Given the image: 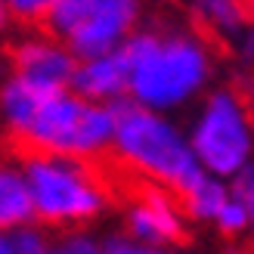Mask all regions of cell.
<instances>
[{
    "mask_svg": "<svg viewBox=\"0 0 254 254\" xmlns=\"http://www.w3.org/2000/svg\"><path fill=\"white\" fill-rule=\"evenodd\" d=\"M0 254H12V245H9V239H6V236L0 239Z\"/></svg>",
    "mask_w": 254,
    "mask_h": 254,
    "instance_id": "obj_19",
    "label": "cell"
},
{
    "mask_svg": "<svg viewBox=\"0 0 254 254\" xmlns=\"http://www.w3.org/2000/svg\"><path fill=\"white\" fill-rule=\"evenodd\" d=\"M9 245H12V254H50L53 242L37 230V226H25V230H12L6 233Z\"/></svg>",
    "mask_w": 254,
    "mask_h": 254,
    "instance_id": "obj_13",
    "label": "cell"
},
{
    "mask_svg": "<svg viewBox=\"0 0 254 254\" xmlns=\"http://www.w3.org/2000/svg\"><path fill=\"white\" fill-rule=\"evenodd\" d=\"M226 254H248V251H226Z\"/></svg>",
    "mask_w": 254,
    "mask_h": 254,
    "instance_id": "obj_20",
    "label": "cell"
},
{
    "mask_svg": "<svg viewBox=\"0 0 254 254\" xmlns=\"http://www.w3.org/2000/svg\"><path fill=\"white\" fill-rule=\"evenodd\" d=\"M115 112L112 106L90 103L74 96L71 90L37 112L34 124L22 136L25 152H44V155H65V158H93L109 146H115Z\"/></svg>",
    "mask_w": 254,
    "mask_h": 254,
    "instance_id": "obj_2",
    "label": "cell"
},
{
    "mask_svg": "<svg viewBox=\"0 0 254 254\" xmlns=\"http://www.w3.org/2000/svg\"><path fill=\"white\" fill-rule=\"evenodd\" d=\"M211 74V59L205 44L192 34H168L158 37L155 50L136 62L130 99L152 112H168L189 103Z\"/></svg>",
    "mask_w": 254,
    "mask_h": 254,
    "instance_id": "obj_3",
    "label": "cell"
},
{
    "mask_svg": "<svg viewBox=\"0 0 254 254\" xmlns=\"http://www.w3.org/2000/svg\"><path fill=\"white\" fill-rule=\"evenodd\" d=\"M136 9L130 0H53L44 25L78 62H93L115 53L130 37Z\"/></svg>",
    "mask_w": 254,
    "mask_h": 254,
    "instance_id": "obj_5",
    "label": "cell"
},
{
    "mask_svg": "<svg viewBox=\"0 0 254 254\" xmlns=\"http://www.w3.org/2000/svg\"><path fill=\"white\" fill-rule=\"evenodd\" d=\"M31 220H37V205H34L28 177L16 164H6L0 171V226L12 233V230L31 226Z\"/></svg>",
    "mask_w": 254,
    "mask_h": 254,
    "instance_id": "obj_10",
    "label": "cell"
},
{
    "mask_svg": "<svg viewBox=\"0 0 254 254\" xmlns=\"http://www.w3.org/2000/svg\"><path fill=\"white\" fill-rule=\"evenodd\" d=\"M9 65L16 78L65 93L71 90L74 71L81 62L71 56L65 44L53 41V37H22L9 50Z\"/></svg>",
    "mask_w": 254,
    "mask_h": 254,
    "instance_id": "obj_7",
    "label": "cell"
},
{
    "mask_svg": "<svg viewBox=\"0 0 254 254\" xmlns=\"http://www.w3.org/2000/svg\"><path fill=\"white\" fill-rule=\"evenodd\" d=\"M214 223H217V230H220L223 236H239V233H245L248 226H251V217H248V211L233 198L230 205L220 211V217L214 220Z\"/></svg>",
    "mask_w": 254,
    "mask_h": 254,
    "instance_id": "obj_16",
    "label": "cell"
},
{
    "mask_svg": "<svg viewBox=\"0 0 254 254\" xmlns=\"http://www.w3.org/2000/svg\"><path fill=\"white\" fill-rule=\"evenodd\" d=\"M239 53L245 62H254V28H245L242 41H239Z\"/></svg>",
    "mask_w": 254,
    "mask_h": 254,
    "instance_id": "obj_18",
    "label": "cell"
},
{
    "mask_svg": "<svg viewBox=\"0 0 254 254\" xmlns=\"http://www.w3.org/2000/svg\"><path fill=\"white\" fill-rule=\"evenodd\" d=\"M189 146H192L195 158L201 161L211 177H233L251 164V124L242 103L230 90H214L208 103L201 106V115L192 124L189 133Z\"/></svg>",
    "mask_w": 254,
    "mask_h": 254,
    "instance_id": "obj_6",
    "label": "cell"
},
{
    "mask_svg": "<svg viewBox=\"0 0 254 254\" xmlns=\"http://www.w3.org/2000/svg\"><path fill=\"white\" fill-rule=\"evenodd\" d=\"M112 112L118 121L112 149L130 168L152 177L161 189H171L180 201L208 180V171L195 158L189 139L161 112L139 106L130 96L112 103Z\"/></svg>",
    "mask_w": 254,
    "mask_h": 254,
    "instance_id": "obj_1",
    "label": "cell"
},
{
    "mask_svg": "<svg viewBox=\"0 0 254 254\" xmlns=\"http://www.w3.org/2000/svg\"><path fill=\"white\" fill-rule=\"evenodd\" d=\"M22 171L34 192L37 220L44 223H84L106 208L103 189L78 158L25 152Z\"/></svg>",
    "mask_w": 254,
    "mask_h": 254,
    "instance_id": "obj_4",
    "label": "cell"
},
{
    "mask_svg": "<svg viewBox=\"0 0 254 254\" xmlns=\"http://www.w3.org/2000/svg\"><path fill=\"white\" fill-rule=\"evenodd\" d=\"M230 192H233V198L239 201V205L248 211L251 226H254V161L245 164V168L230 180Z\"/></svg>",
    "mask_w": 254,
    "mask_h": 254,
    "instance_id": "obj_14",
    "label": "cell"
},
{
    "mask_svg": "<svg viewBox=\"0 0 254 254\" xmlns=\"http://www.w3.org/2000/svg\"><path fill=\"white\" fill-rule=\"evenodd\" d=\"M198 12L214 31L223 34H245V9L239 3H226V0H208V3H198Z\"/></svg>",
    "mask_w": 254,
    "mask_h": 254,
    "instance_id": "obj_12",
    "label": "cell"
},
{
    "mask_svg": "<svg viewBox=\"0 0 254 254\" xmlns=\"http://www.w3.org/2000/svg\"><path fill=\"white\" fill-rule=\"evenodd\" d=\"M56 96H62V90H50V87H41V84H31L25 78L9 74V81L3 84V121L12 130V136L22 139L28 133V127L34 124L37 112Z\"/></svg>",
    "mask_w": 254,
    "mask_h": 254,
    "instance_id": "obj_9",
    "label": "cell"
},
{
    "mask_svg": "<svg viewBox=\"0 0 254 254\" xmlns=\"http://www.w3.org/2000/svg\"><path fill=\"white\" fill-rule=\"evenodd\" d=\"M6 12L16 16V19H28V22H47L50 3L47 0H9Z\"/></svg>",
    "mask_w": 254,
    "mask_h": 254,
    "instance_id": "obj_17",
    "label": "cell"
},
{
    "mask_svg": "<svg viewBox=\"0 0 254 254\" xmlns=\"http://www.w3.org/2000/svg\"><path fill=\"white\" fill-rule=\"evenodd\" d=\"M130 81H133V62L127 59L121 44L115 53H109L103 59L81 62L71 81V93L81 99H90V103L112 106L118 99L130 96Z\"/></svg>",
    "mask_w": 254,
    "mask_h": 254,
    "instance_id": "obj_8",
    "label": "cell"
},
{
    "mask_svg": "<svg viewBox=\"0 0 254 254\" xmlns=\"http://www.w3.org/2000/svg\"><path fill=\"white\" fill-rule=\"evenodd\" d=\"M50 254H103V242L90 239L87 233H65L53 242Z\"/></svg>",
    "mask_w": 254,
    "mask_h": 254,
    "instance_id": "obj_15",
    "label": "cell"
},
{
    "mask_svg": "<svg viewBox=\"0 0 254 254\" xmlns=\"http://www.w3.org/2000/svg\"><path fill=\"white\" fill-rule=\"evenodd\" d=\"M230 201H233L230 183H223L220 177H211L208 174V180L201 183L192 195L183 198V208H186L189 217H195V220H217L220 211L230 205Z\"/></svg>",
    "mask_w": 254,
    "mask_h": 254,
    "instance_id": "obj_11",
    "label": "cell"
}]
</instances>
